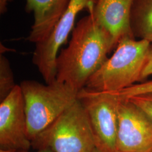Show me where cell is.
<instances>
[{"label":"cell","mask_w":152,"mask_h":152,"mask_svg":"<svg viewBox=\"0 0 152 152\" xmlns=\"http://www.w3.org/2000/svg\"><path fill=\"white\" fill-rule=\"evenodd\" d=\"M152 92V80L136 83L131 87L117 92H111L120 99H125L132 96Z\"/></svg>","instance_id":"4fadbf2b"},{"label":"cell","mask_w":152,"mask_h":152,"mask_svg":"<svg viewBox=\"0 0 152 152\" xmlns=\"http://www.w3.org/2000/svg\"><path fill=\"white\" fill-rule=\"evenodd\" d=\"M9 61L0 55V102L6 98L16 86Z\"/></svg>","instance_id":"7c38bea8"},{"label":"cell","mask_w":152,"mask_h":152,"mask_svg":"<svg viewBox=\"0 0 152 152\" xmlns=\"http://www.w3.org/2000/svg\"><path fill=\"white\" fill-rule=\"evenodd\" d=\"M130 25L135 37L152 44V0H134Z\"/></svg>","instance_id":"8fae6325"},{"label":"cell","mask_w":152,"mask_h":152,"mask_svg":"<svg viewBox=\"0 0 152 152\" xmlns=\"http://www.w3.org/2000/svg\"><path fill=\"white\" fill-rule=\"evenodd\" d=\"M134 2V0H97L93 11L90 13L110 33L115 48L122 38H135L130 25Z\"/></svg>","instance_id":"30bf717a"},{"label":"cell","mask_w":152,"mask_h":152,"mask_svg":"<svg viewBox=\"0 0 152 152\" xmlns=\"http://www.w3.org/2000/svg\"><path fill=\"white\" fill-rule=\"evenodd\" d=\"M152 149V122L130 100L120 99L116 152H143Z\"/></svg>","instance_id":"52a82bcc"},{"label":"cell","mask_w":152,"mask_h":152,"mask_svg":"<svg viewBox=\"0 0 152 152\" xmlns=\"http://www.w3.org/2000/svg\"><path fill=\"white\" fill-rule=\"evenodd\" d=\"M92 152H102V151H100V150H99V149H98L97 148H96L95 147V148L93 150V151Z\"/></svg>","instance_id":"ac0fdd59"},{"label":"cell","mask_w":152,"mask_h":152,"mask_svg":"<svg viewBox=\"0 0 152 152\" xmlns=\"http://www.w3.org/2000/svg\"><path fill=\"white\" fill-rule=\"evenodd\" d=\"M127 99L140 109L152 124V92L137 95Z\"/></svg>","instance_id":"5bb4252c"},{"label":"cell","mask_w":152,"mask_h":152,"mask_svg":"<svg viewBox=\"0 0 152 152\" xmlns=\"http://www.w3.org/2000/svg\"><path fill=\"white\" fill-rule=\"evenodd\" d=\"M114 49L110 33L89 14L77 23L69 45L58 54L56 80L80 91Z\"/></svg>","instance_id":"6da1fadb"},{"label":"cell","mask_w":152,"mask_h":152,"mask_svg":"<svg viewBox=\"0 0 152 152\" xmlns=\"http://www.w3.org/2000/svg\"><path fill=\"white\" fill-rule=\"evenodd\" d=\"M32 141L78 99V90L58 81L44 85L26 80L20 83Z\"/></svg>","instance_id":"3957f363"},{"label":"cell","mask_w":152,"mask_h":152,"mask_svg":"<svg viewBox=\"0 0 152 152\" xmlns=\"http://www.w3.org/2000/svg\"><path fill=\"white\" fill-rule=\"evenodd\" d=\"M87 113L95 146L103 152H116L119 98L111 92L81 90L78 96Z\"/></svg>","instance_id":"5b68a950"},{"label":"cell","mask_w":152,"mask_h":152,"mask_svg":"<svg viewBox=\"0 0 152 152\" xmlns=\"http://www.w3.org/2000/svg\"><path fill=\"white\" fill-rule=\"evenodd\" d=\"M37 150L54 152H92L95 142L87 113L78 99L31 141Z\"/></svg>","instance_id":"277c9868"},{"label":"cell","mask_w":152,"mask_h":152,"mask_svg":"<svg viewBox=\"0 0 152 152\" xmlns=\"http://www.w3.org/2000/svg\"><path fill=\"white\" fill-rule=\"evenodd\" d=\"M11 0H0V14L7 10ZM71 0H26L25 10L33 13L34 20L27 40L37 44L49 36L64 14Z\"/></svg>","instance_id":"9c48e42d"},{"label":"cell","mask_w":152,"mask_h":152,"mask_svg":"<svg viewBox=\"0 0 152 152\" xmlns=\"http://www.w3.org/2000/svg\"><path fill=\"white\" fill-rule=\"evenodd\" d=\"M17 152H29L28 151H18ZM36 152H54L51 149L49 148H46L37 150V151Z\"/></svg>","instance_id":"2e32d148"},{"label":"cell","mask_w":152,"mask_h":152,"mask_svg":"<svg viewBox=\"0 0 152 152\" xmlns=\"http://www.w3.org/2000/svg\"><path fill=\"white\" fill-rule=\"evenodd\" d=\"M151 152H152V151H151Z\"/></svg>","instance_id":"ffe728a7"},{"label":"cell","mask_w":152,"mask_h":152,"mask_svg":"<svg viewBox=\"0 0 152 152\" xmlns=\"http://www.w3.org/2000/svg\"><path fill=\"white\" fill-rule=\"evenodd\" d=\"M151 45L144 39L122 38L113 54L89 78L84 88L98 92H117L142 81Z\"/></svg>","instance_id":"7a4b0ae2"},{"label":"cell","mask_w":152,"mask_h":152,"mask_svg":"<svg viewBox=\"0 0 152 152\" xmlns=\"http://www.w3.org/2000/svg\"><path fill=\"white\" fill-rule=\"evenodd\" d=\"M15 150H13V149H0V152H17Z\"/></svg>","instance_id":"e0dca14e"},{"label":"cell","mask_w":152,"mask_h":152,"mask_svg":"<svg viewBox=\"0 0 152 152\" xmlns=\"http://www.w3.org/2000/svg\"><path fill=\"white\" fill-rule=\"evenodd\" d=\"M31 147L24 98L16 85L0 103V149L21 151Z\"/></svg>","instance_id":"ba28073f"},{"label":"cell","mask_w":152,"mask_h":152,"mask_svg":"<svg viewBox=\"0 0 152 152\" xmlns=\"http://www.w3.org/2000/svg\"><path fill=\"white\" fill-rule=\"evenodd\" d=\"M152 75V44H151L149 49L145 64L144 65L141 78L142 81L147 77Z\"/></svg>","instance_id":"9a60e30c"},{"label":"cell","mask_w":152,"mask_h":152,"mask_svg":"<svg viewBox=\"0 0 152 152\" xmlns=\"http://www.w3.org/2000/svg\"><path fill=\"white\" fill-rule=\"evenodd\" d=\"M97 0H71L64 14L56 23L49 36L36 45L32 61L46 83L56 79V60L61 46L75 28L77 15L83 10L92 12Z\"/></svg>","instance_id":"8992f818"},{"label":"cell","mask_w":152,"mask_h":152,"mask_svg":"<svg viewBox=\"0 0 152 152\" xmlns=\"http://www.w3.org/2000/svg\"><path fill=\"white\" fill-rule=\"evenodd\" d=\"M152 149H150V150H148V151H145V152H151V151H152Z\"/></svg>","instance_id":"d6986e66"}]
</instances>
